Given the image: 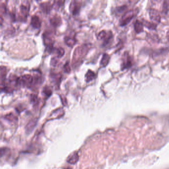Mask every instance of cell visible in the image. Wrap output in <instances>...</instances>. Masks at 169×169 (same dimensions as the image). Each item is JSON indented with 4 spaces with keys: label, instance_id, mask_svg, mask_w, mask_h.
I'll list each match as a JSON object with an SVG mask.
<instances>
[{
    "label": "cell",
    "instance_id": "cell-1",
    "mask_svg": "<svg viewBox=\"0 0 169 169\" xmlns=\"http://www.w3.org/2000/svg\"><path fill=\"white\" fill-rule=\"evenodd\" d=\"M91 47V45L89 44H84L77 47L75 49L73 56V66L76 67L81 63L89 51Z\"/></svg>",
    "mask_w": 169,
    "mask_h": 169
},
{
    "label": "cell",
    "instance_id": "cell-2",
    "mask_svg": "<svg viewBox=\"0 0 169 169\" xmlns=\"http://www.w3.org/2000/svg\"><path fill=\"white\" fill-rule=\"evenodd\" d=\"M133 60L132 57L129 55L128 52L124 53L122 57V61L121 69L122 71L129 68L133 66Z\"/></svg>",
    "mask_w": 169,
    "mask_h": 169
},
{
    "label": "cell",
    "instance_id": "cell-3",
    "mask_svg": "<svg viewBox=\"0 0 169 169\" xmlns=\"http://www.w3.org/2000/svg\"><path fill=\"white\" fill-rule=\"evenodd\" d=\"M113 35L111 31L102 30L98 33L97 38L99 40L103 41V44L107 45L110 43L113 39Z\"/></svg>",
    "mask_w": 169,
    "mask_h": 169
},
{
    "label": "cell",
    "instance_id": "cell-4",
    "mask_svg": "<svg viewBox=\"0 0 169 169\" xmlns=\"http://www.w3.org/2000/svg\"><path fill=\"white\" fill-rule=\"evenodd\" d=\"M34 81L35 79L31 75L26 74L20 78V85L22 86L29 87L34 82Z\"/></svg>",
    "mask_w": 169,
    "mask_h": 169
},
{
    "label": "cell",
    "instance_id": "cell-5",
    "mask_svg": "<svg viewBox=\"0 0 169 169\" xmlns=\"http://www.w3.org/2000/svg\"><path fill=\"white\" fill-rule=\"evenodd\" d=\"M134 17V12L133 10H130L126 12L122 17L121 20L119 22L120 25L122 27H124L128 25L131 22Z\"/></svg>",
    "mask_w": 169,
    "mask_h": 169
},
{
    "label": "cell",
    "instance_id": "cell-6",
    "mask_svg": "<svg viewBox=\"0 0 169 169\" xmlns=\"http://www.w3.org/2000/svg\"><path fill=\"white\" fill-rule=\"evenodd\" d=\"M149 16L151 21L155 24L161 22V15L158 10L154 8H151L149 10Z\"/></svg>",
    "mask_w": 169,
    "mask_h": 169
},
{
    "label": "cell",
    "instance_id": "cell-7",
    "mask_svg": "<svg viewBox=\"0 0 169 169\" xmlns=\"http://www.w3.org/2000/svg\"><path fill=\"white\" fill-rule=\"evenodd\" d=\"M81 8V3L79 1H73L71 3L70 6V12L73 15H76L80 12Z\"/></svg>",
    "mask_w": 169,
    "mask_h": 169
},
{
    "label": "cell",
    "instance_id": "cell-8",
    "mask_svg": "<svg viewBox=\"0 0 169 169\" xmlns=\"http://www.w3.org/2000/svg\"><path fill=\"white\" fill-rule=\"evenodd\" d=\"M30 24L33 28L39 29L41 25V22L37 15H34L31 17Z\"/></svg>",
    "mask_w": 169,
    "mask_h": 169
},
{
    "label": "cell",
    "instance_id": "cell-9",
    "mask_svg": "<svg viewBox=\"0 0 169 169\" xmlns=\"http://www.w3.org/2000/svg\"><path fill=\"white\" fill-rule=\"evenodd\" d=\"M37 122V121L36 119H32L31 121H30L29 123H28V124H27V126L25 127V131L27 133L29 134L33 131V129H34V128L36 126Z\"/></svg>",
    "mask_w": 169,
    "mask_h": 169
},
{
    "label": "cell",
    "instance_id": "cell-10",
    "mask_svg": "<svg viewBox=\"0 0 169 169\" xmlns=\"http://www.w3.org/2000/svg\"><path fill=\"white\" fill-rule=\"evenodd\" d=\"M50 22L51 25L54 27H59L61 24V19L59 15H53V17L50 18Z\"/></svg>",
    "mask_w": 169,
    "mask_h": 169
},
{
    "label": "cell",
    "instance_id": "cell-11",
    "mask_svg": "<svg viewBox=\"0 0 169 169\" xmlns=\"http://www.w3.org/2000/svg\"><path fill=\"white\" fill-rule=\"evenodd\" d=\"M50 80L55 85L59 84L61 79L62 75L60 73H52L50 75Z\"/></svg>",
    "mask_w": 169,
    "mask_h": 169
},
{
    "label": "cell",
    "instance_id": "cell-12",
    "mask_svg": "<svg viewBox=\"0 0 169 169\" xmlns=\"http://www.w3.org/2000/svg\"><path fill=\"white\" fill-rule=\"evenodd\" d=\"M40 8L43 13L47 14L50 13L52 8L53 7L50 2H43L40 4Z\"/></svg>",
    "mask_w": 169,
    "mask_h": 169
},
{
    "label": "cell",
    "instance_id": "cell-13",
    "mask_svg": "<svg viewBox=\"0 0 169 169\" xmlns=\"http://www.w3.org/2000/svg\"><path fill=\"white\" fill-rule=\"evenodd\" d=\"M79 159V156L77 153L74 152L73 154H71L68 158L67 159V162L71 164H75L78 162Z\"/></svg>",
    "mask_w": 169,
    "mask_h": 169
},
{
    "label": "cell",
    "instance_id": "cell-14",
    "mask_svg": "<svg viewBox=\"0 0 169 169\" xmlns=\"http://www.w3.org/2000/svg\"><path fill=\"white\" fill-rule=\"evenodd\" d=\"M143 27L144 25L142 22H140L139 20H136L134 23V30L137 33H141L143 31Z\"/></svg>",
    "mask_w": 169,
    "mask_h": 169
},
{
    "label": "cell",
    "instance_id": "cell-15",
    "mask_svg": "<svg viewBox=\"0 0 169 169\" xmlns=\"http://www.w3.org/2000/svg\"><path fill=\"white\" fill-rule=\"evenodd\" d=\"M65 42L68 47H73L76 43V39L74 37L66 36L65 37Z\"/></svg>",
    "mask_w": 169,
    "mask_h": 169
},
{
    "label": "cell",
    "instance_id": "cell-16",
    "mask_svg": "<svg viewBox=\"0 0 169 169\" xmlns=\"http://www.w3.org/2000/svg\"><path fill=\"white\" fill-rule=\"evenodd\" d=\"M96 77V75L94 71L91 70H88L85 75V79L86 82H89L94 80Z\"/></svg>",
    "mask_w": 169,
    "mask_h": 169
},
{
    "label": "cell",
    "instance_id": "cell-17",
    "mask_svg": "<svg viewBox=\"0 0 169 169\" xmlns=\"http://www.w3.org/2000/svg\"><path fill=\"white\" fill-rule=\"evenodd\" d=\"M52 52L54 53L56 55V57L58 58H61L62 57H63L65 54V50L61 47L59 48H54Z\"/></svg>",
    "mask_w": 169,
    "mask_h": 169
},
{
    "label": "cell",
    "instance_id": "cell-18",
    "mask_svg": "<svg viewBox=\"0 0 169 169\" xmlns=\"http://www.w3.org/2000/svg\"><path fill=\"white\" fill-rule=\"evenodd\" d=\"M20 16L23 19L27 18L28 15V8L27 6L22 5L20 7Z\"/></svg>",
    "mask_w": 169,
    "mask_h": 169
},
{
    "label": "cell",
    "instance_id": "cell-19",
    "mask_svg": "<svg viewBox=\"0 0 169 169\" xmlns=\"http://www.w3.org/2000/svg\"><path fill=\"white\" fill-rule=\"evenodd\" d=\"M110 59V57L109 55L106 53H105L103 55V57L101 59V61H100V65L103 67L106 66L109 63Z\"/></svg>",
    "mask_w": 169,
    "mask_h": 169
},
{
    "label": "cell",
    "instance_id": "cell-20",
    "mask_svg": "<svg viewBox=\"0 0 169 169\" xmlns=\"http://www.w3.org/2000/svg\"><path fill=\"white\" fill-rule=\"evenodd\" d=\"M42 93L43 96H45L46 98H48L51 95L52 93L51 88H50L49 86H45L42 89Z\"/></svg>",
    "mask_w": 169,
    "mask_h": 169
},
{
    "label": "cell",
    "instance_id": "cell-21",
    "mask_svg": "<svg viewBox=\"0 0 169 169\" xmlns=\"http://www.w3.org/2000/svg\"><path fill=\"white\" fill-rule=\"evenodd\" d=\"M142 23L144 26L146 27L147 28H148L149 29L155 30V29H156V27H157V24H154L153 22H148L146 20H143Z\"/></svg>",
    "mask_w": 169,
    "mask_h": 169
},
{
    "label": "cell",
    "instance_id": "cell-22",
    "mask_svg": "<svg viewBox=\"0 0 169 169\" xmlns=\"http://www.w3.org/2000/svg\"><path fill=\"white\" fill-rule=\"evenodd\" d=\"M7 73H8V70H7V67L1 66L0 68V76H1V80H5L6 76L7 75Z\"/></svg>",
    "mask_w": 169,
    "mask_h": 169
},
{
    "label": "cell",
    "instance_id": "cell-23",
    "mask_svg": "<svg viewBox=\"0 0 169 169\" xmlns=\"http://www.w3.org/2000/svg\"><path fill=\"white\" fill-rule=\"evenodd\" d=\"M64 3V1H56L54 2V3L52 5V7L55 10H58L63 5Z\"/></svg>",
    "mask_w": 169,
    "mask_h": 169
},
{
    "label": "cell",
    "instance_id": "cell-24",
    "mask_svg": "<svg viewBox=\"0 0 169 169\" xmlns=\"http://www.w3.org/2000/svg\"><path fill=\"white\" fill-rule=\"evenodd\" d=\"M64 71L66 73H69L71 71V68L70 66V64L68 63V61H66V63L63 66Z\"/></svg>",
    "mask_w": 169,
    "mask_h": 169
},
{
    "label": "cell",
    "instance_id": "cell-25",
    "mask_svg": "<svg viewBox=\"0 0 169 169\" xmlns=\"http://www.w3.org/2000/svg\"><path fill=\"white\" fill-rule=\"evenodd\" d=\"M127 6L126 5H123L122 6L117 7L116 8V12L118 13H121L124 12L127 9Z\"/></svg>",
    "mask_w": 169,
    "mask_h": 169
},
{
    "label": "cell",
    "instance_id": "cell-26",
    "mask_svg": "<svg viewBox=\"0 0 169 169\" xmlns=\"http://www.w3.org/2000/svg\"><path fill=\"white\" fill-rule=\"evenodd\" d=\"M57 57H54L53 58H52L51 61V65L53 66H56L57 65H58L59 61L58 60Z\"/></svg>",
    "mask_w": 169,
    "mask_h": 169
},
{
    "label": "cell",
    "instance_id": "cell-27",
    "mask_svg": "<svg viewBox=\"0 0 169 169\" xmlns=\"http://www.w3.org/2000/svg\"><path fill=\"white\" fill-rule=\"evenodd\" d=\"M6 10V8L5 5L3 3H2L1 5V13H5Z\"/></svg>",
    "mask_w": 169,
    "mask_h": 169
},
{
    "label": "cell",
    "instance_id": "cell-28",
    "mask_svg": "<svg viewBox=\"0 0 169 169\" xmlns=\"http://www.w3.org/2000/svg\"><path fill=\"white\" fill-rule=\"evenodd\" d=\"M167 37L168 40L169 42V30L167 32Z\"/></svg>",
    "mask_w": 169,
    "mask_h": 169
}]
</instances>
